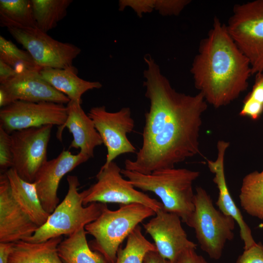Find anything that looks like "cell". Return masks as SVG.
I'll return each instance as SVG.
<instances>
[{
    "label": "cell",
    "mask_w": 263,
    "mask_h": 263,
    "mask_svg": "<svg viewBox=\"0 0 263 263\" xmlns=\"http://www.w3.org/2000/svg\"><path fill=\"white\" fill-rule=\"evenodd\" d=\"M17 74L12 67L0 60V84H2Z\"/></svg>",
    "instance_id": "obj_34"
},
{
    "label": "cell",
    "mask_w": 263,
    "mask_h": 263,
    "mask_svg": "<svg viewBox=\"0 0 263 263\" xmlns=\"http://www.w3.org/2000/svg\"><path fill=\"white\" fill-rule=\"evenodd\" d=\"M174 263H208L201 255H198L196 249H189L183 252Z\"/></svg>",
    "instance_id": "obj_33"
},
{
    "label": "cell",
    "mask_w": 263,
    "mask_h": 263,
    "mask_svg": "<svg viewBox=\"0 0 263 263\" xmlns=\"http://www.w3.org/2000/svg\"><path fill=\"white\" fill-rule=\"evenodd\" d=\"M41 68L18 73L6 82L0 84V108L18 100L67 104L70 99L42 78L39 73Z\"/></svg>",
    "instance_id": "obj_13"
},
{
    "label": "cell",
    "mask_w": 263,
    "mask_h": 263,
    "mask_svg": "<svg viewBox=\"0 0 263 263\" xmlns=\"http://www.w3.org/2000/svg\"><path fill=\"white\" fill-rule=\"evenodd\" d=\"M37 28L44 33L55 28L67 15L72 0H31Z\"/></svg>",
    "instance_id": "obj_24"
},
{
    "label": "cell",
    "mask_w": 263,
    "mask_h": 263,
    "mask_svg": "<svg viewBox=\"0 0 263 263\" xmlns=\"http://www.w3.org/2000/svg\"><path fill=\"white\" fill-rule=\"evenodd\" d=\"M13 167L10 134L0 127V168L2 173Z\"/></svg>",
    "instance_id": "obj_29"
},
{
    "label": "cell",
    "mask_w": 263,
    "mask_h": 263,
    "mask_svg": "<svg viewBox=\"0 0 263 263\" xmlns=\"http://www.w3.org/2000/svg\"><path fill=\"white\" fill-rule=\"evenodd\" d=\"M263 113V73H261L255 75L252 90L244 98L239 114L241 116L257 120Z\"/></svg>",
    "instance_id": "obj_28"
},
{
    "label": "cell",
    "mask_w": 263,
    "mask_h": 263,
    "mask_svg": "<svg viewBox=\"0 0 263 263\" xmlns=\"http://www.w3.org/2000/svg\"><path fill=\"white\" fill-rule=\"evenodd\" d=\"M145 96L150 102L145 114L142 144L135 160L126 159L125 169L144 174L174 168L200 153L202 115L207 103L199 93L176 91L150 56L144 57Z\"/></svg>",
    "instance_id": "obj_1"
},
{
    "label": "cell",
    "mask_w": 263,
    "mask_h": 263,
    "mask_svg": "<svg viewBox=\"0 0 263 263\" xmlns=\"http://www.w3.org/2000/svg\"><path fill=\"white\" fill-rule=\"evenodd\" d=\"M62 237L40 243L20 241L14 243L8 263H63L57 251Z\"/></svg>",
    "instance_id": "obj_21"
},
{
    "label": "cell",
    "mask_w": 263,
    "mask_h": 263,
    "mask_svg": "<svg viewBox=\"0 0 263 263\" xmlns=\"http://www.w3.org/2000/svg\"><path fill=\"white\" fill-rule=\"evenodd\" d=\"M0 60L15 70L17 74L41 68L27 51L19 48L10 40L0 36Z\"/></svg>",
    "instance_id": "obj_27"
},
{
    "label": "cell",
    "mask_w": 263,
    "mask_h": 263,
    "mask_svg": "<svg viewBox=\"0 0 263 263\" xmlns=\"http://www.w3.org/2000/svg\"><path fill=\"white\" fill-rule=\"evenodd\" d=\"M53 126L31 128L10 134L12 168L27 182L34 183L38 170L48 160L47 147Z\"/></svg>",
    "instance_id": "obj_10"
},
{
    "label": "cell",
    "mask_w": 263,
    "mask_h": 263,
    "mask_svg": "<svg viewBox=\"0 0 263 263\" xmlns=\"http://www.w3.org/2000/svg\"><path fill=\"white\" fill-rule=\"evenodd\" d=\"M236 263H263V244L259 242L244 249L237 258Z\"/></svg>",
    "instance_id": "obj_32"
},
{
    "label": "cell",
    "mask_w": 263,
    "mask_h": 263,
    "mask_svg": "<svg viewBox=\"0 0 263 263\" xmlns=\"http://www.w3.org/2000/svg\"><path fill=\"white\" fill-rule=\"evenodd\" d=\"M81 103L70 100L67 104V118L59 127L57 137L61 140L62 132L67 128L73 138L70 148L80 149L79 152L91 158L94 157V149L103 141L93 120L83 110Z\"/></svg>",
    "instance_id": "obj_18"
},
{
    "label": "cell",
    "mask_w": 263,
    "mask_h": 263,
    "mask_svg": "<svg viewBox=\"0 0 263 263\" xmlns=\"http://www.w3.org/2000/svg\"><path fill=\"white\" fill-rule=\"evenodd\" d=\"M39 226L14 199L6 172L0 175V243H15L31 237Z\"/></svg>",
    "instance_id": "obj_16"
},
{
    "label": "cell",
    "mask_w": 263,
    "mask_h": 263,
    "mask_svg": "<svg viewBox=\"0 0 263 263\" xmlns=\"http://www.w3.org/2000/svg\"><path fill=\"white\" fill-rule=\"evenodd\" d=\"M39 73L45 81L70 100L82 102L81 96L84 93L102 86L98 81H88L78 77L77 70L74 66L65 69L44 67Z\"/></svg>",
    "instance_id": "obj_19"
},
{
    "label": "cell",
    "mask_w": 263,
    "mask_h": 263,
    "mask_svg": "<svg viewBox=\"0 0 263 263\" xmlns=\"http://www.w3.org/2000/svg\"><path fill=\"white\" fill-rule=\"evenodd\" d=\"M89 159L80 152L74 154L64 150L56 157L42 165L34 183L42 206L48 213H52L58 205L57 190L63 177Z\"/></svg>",
    "instance_id": "obj_15"
},
{
    "label": "cell",
    "mask_w": 263,
    "mask_h": 263,
    "mask_svg": "<svg viewBox=\"0 0 263 263\" xmlns=\"http://www.w3.org/2000/svg\"><path fill=\"white\" fill-rule=\"evenodd\" d=\"M67 193L51 213L46 222L24 241L40 243L51 238L70 236L95 220L101 214L106 204L93 203L84 206L83 192L78 191L80 183L75 175L67 177Z\"/></svg>",
    "instance_id": "obj_5"
},
{
    "label": "cell",
    "mask_w": 263,
    "mask_h": 263,
    "mask_svg": "<svg viewBox=\"0 0 263 263\" xmlns=\"http://www.w3.org/2000/svg\"><path fill=\"white\" fill-rule=\"evenodd\" d=\"M226 26L249 60L252 75L263 73V0L235 5Z\"/></svg>",
    "instance_id": "obj_7"
},
{
    "label": "cell",
    "mask_w": 263,
    "mask_h": 263,
    "mask_svg": "<svg viewBox=\"0 0 263 263\" xmlns=\"http://www.w3.org/2000/svg\"><path fill=\"white\" fill-rule=\"evenodd\" d=\"M157 251L154 244L143 235L141 227L138 225L127 237L124 248H119L114 263H143L149 251Z\"/></svg>",
    "instance_id": "obj_26"
},
{
    "label": "cell",
    "mask_w": 263,
    "mask_h": 263,
    "mask_svg": "<svg viewBox=\"0 0 263 263\" xmlns=\"http://www.w3.org/2000/svg\"><path fill=\"white\" fill-rule=\"evenodd\" d=\"M230 143L219 140L217 144V157L215 161L207 159L208 168L214 174L213 182L216 185L219 195L216 202V206L222 213L232 217L240 228V237L244 244V250L254 245L256 242L252 235L250 228L246 223L243 216L233 200L225 180L224 159L226 150Z\"/></svg>",
    "instance_id": "obj_17"
},
{
    "label": "cell",
    "mask_w": 263,
    "mask_h": 263,
    "mask_svg": "<svg viewBox=\"0 0 263 263\" xmlns=\"http://www.w3.org/2000/svg\"><path fill=\"white\" fill-rule=\"evenodd\" d=\"M121 173L135 188L154 193L166 211L187 223L194 210L192 185L200 176L199 171L174 168L144 174L124 169Z\"/></svg>",
    "instance_id": "obj_3"
},
{
    "label": "cell",
    "mask_w": 263,
    "mask_h": 263,
    "mask_svg": "<svg viewBox=\"0 0 263 263\" xmlns=\"http://www.w3.org/2000/svg\"><path fill=\"white\" fill-rule=\"evenodd\" d=\"M0 23L5 27L37 28L31 0H0Z\"/></svg>",
    "instance_id": "obj_25"
},
{
    "label": "cell",
    "mask_w": 263,
    "mask_h": 263,
    "mask_svg": "<svg viewBox=\"0 0 263 263\" xmlns=\"http://www.w3.org/2000/svg\"><path fill=\"white\" fill-rule=\"evenodd\" d=\"M14 243H0V263H8Z\"/></svg>",
    "instance_id": "obj_36"
},
{
    "label": "cell",
    "mask_w": 263,
    "mask_h": 263,
    "mask_svg": "<svg viewBox=\"0 0 263 263\" xmlns=\"http://www.w3.org/2000/svg\"><path fill=\"white\" fill-rule=\"evenodd\" d=\"M177 215L163 207L154 217L143 224L147 233L153 239L157 252L163 258L174 263L180 255L189 249H196L197 244L190 241Z\"/></svg>",
    "instance_id": "obj_14"
},
{
    "label": "cell",
    "mask_w": 263,
    "mask_h": 263,
    "mask_svg": "<svg viewBox=\"0 0 263 263\" xmlns=\"http://www.w3.org/2000/svg\"><path fill=\"white\" fill-rule=\"evenodd\" d=\"M9 33L41 68L65 69L73 66L80 54L76 45L56 40L38 28L8 26Z\"/></svg>",
    "instance_id": "obj_9"
},
{
    "label": "cell",
    "mask_w": 263,
    "mask_h": 263,
    "mask_svg": "<svg viewBox=\"0 0 263 263\" xmlns=\"http://www.w3.org/2000/svg\"><path fill=\"white\" fill-rule=\"evenodd\" d=\"M155 0H120L119 1V10L129 7L135 11L138 17L143 14L150 13L154 9Z\"/></svg>",
    "instance_id": "obj_31"
},
{
    "label": "cell",
    "mask_w": 263,
    "mask_h": 263,
    "mask_svg": "<svg viewBox=\"0 0 263 263\" xmlns=\"http://www.w3.org/2000/svg\"><path fill=\"white\" fill-rule=\"evenodd\" d=\"M143 263H172L161 256L157 251H149L145 256Z\"/></svg>",
    "instance_id": "obj_35"
},
{
    "label": "cell",
    "mask_w": 263,
    "mask_h": 263,
    "mask_svg": "<svg viewBox=\"0 0 263 263\" xmlns=\"http://www.w3.org/2000/svg\"><path fill=\"white\" fill-rule=\"evenodd\" d=\"M5 172L14 199L39 227L46 222L50 214L42 206L35 183L22 179L12 168Z\"/></svg>",
    "instance_id": "obj_20"
},
{
    "label": "cell",
    "mask_w": 263,
    "mask_h": 263,
    "mask_svg": "<svg viewBox=\"0 0 263 263\" xmlns=\"http://www.w3.org/2000/svg\"><path fill=\"white\" fill-rule=\"evenodd\" d=\"M190 1L189 0H155L154 9L162 16H177Z\"/></svg>",
    "instance_id": "obj_30"
},
{
    "label": "cell",
    "mask_w": 263,
    "mask_h": 263,
    "mask_svg": "<svg viewBox=\"0 0 263 263\" xmlns=\"http://www.w3.org/2000/svg\"><path fill=\"white\" fill-rule=\"evenodd\" d=\"M67 118L64 104L51 102L16 101L0 109V127L14 131L46 125L62 126Z\"/></svg>",
    "instance_id": "obj_12"
},
{
    "label": "cell",
    "mask_w": 263,
    "mask_h": 263,
    "mask_svg": "<svg viewBox=\"0 0 263 263\" xmlns=\"http://www.w3.org/2000/svg\"><path fill=\"white\" fill-rule=\"evenodd\" d=\"M239 197L241 207L248 214L263 221V170L244 177Z\"/></svg>",
    "instance_id": "obj_23"
},
{
    "label": "cell",
    "mask_w": 263,
    "mask_h": 263,
    "mask_svg": "<svg viewBox=\"0 0 263 263\" xmlns=\"http://www.w3.org/2000/svg\"><path fill=\"white\" fill-rule=\"evenodd\" d=\"M88 115L93 120L107 149L106 166L119 156L136 152V149L127 137L134 128V121L129 107L115 112L106 110L105 106L94 107Z\"/></svg>",
    "instance_id": "obj_11"
},
{
    "label": "cell",
    "mask_w": 263,
    "mask_h": 263,
    "mask_svg": "<svg viewBox=\"0 0 263 263\" xmlns=\"http://www.w3.org/2000/svg\"><path fill=\"white\" fill-rule=\"evenodd\" d=\"M87 234L82 228L59 244L58 254L63 263H109L101 253L92 249Z\"/></svg>",
    "instance_id": "obj_22"
},
{
    "label": "cell",
    "mask_w": 263,
    "mask_h": 263,
    "mask_svg": "<svg viewBox=\"0 0 263 263\" xmlns=\"http://www.w3.org/2000/svg\"><path fill=\"white\" fill-rule=\"evenodd\" d=\"M120 206L115 210L106 206L95 220L85 226L87 234L94 238L90 247L101 253L109 263H114L121 244L134 228L155 215L152 208L142 204Z\"/></svg>",
    "instance_id": "obj_4"
},
{
    "label": "cell",
    "mask_w": 263,
    "mask_h": 263,
    "mask_svg": "<svg viewBox=\"0 0 263 263\" xmlns=\"http://www.w3.org/2000/svg\"><path fill=\"white\" fill-rule=\"evenodd\" d=\"M190 73L195 88L215 108L229 104L248 88L252 75L249 60L217 17L200 42Z\"/></svg>",
    "instance_id": "obj_2"
},
{
    "label": "cell",
    "mask_w": 263,
    "mask_h": 263,
    "mask_svg": "<svg viewBox=\"0 0 263 263\" xmlns=\"http://www.w3.org/2000/svg\"><path fill=\"white\" fill-rule=\"evenodd\" d=\"M121 169L114 161L102 166L96 175V182L83 191V204L117 203L120 205L140 204L155 212L163 207L161 202L136 190L122 177Z\"/></svg>",
    "instance_id": "obj_8"
},
{
    "label": "cell",
    "mask_w": 263,
    "mask_h": 263,
    "mask_svg": "<svg viewBox=\"0 0 263 263\" xmlns=\"http://www.w3.org/2000/svg\"><path fill=\"white\" fill-rule=\"evenodd\" d=\"M194 210L186 224L194 229L201 249L214 260L220 259L225 246L234 238L235 220L217 209L207 191L196 188Z\"/></svg>",
    "instance_id": "obj_6"
}]
</instances>
